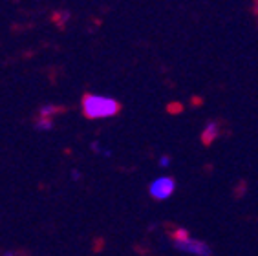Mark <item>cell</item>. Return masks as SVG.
<instances>
[{"label":"cell","instance_id":"obj_9","mask_svg":"<svg viewBox=\"0 0 258 256\" xmlns=\"http://www.w3.org/2000/svg\"><path fill=\"white\" fill-rule=\"evenodd\" d=\"M6 256H15L13 252H6Z\"/></svg>","mask_w":258,"mask_h":256},{"label":"cell","instance_id":"obj_5","mask_svg":"<svg viewBox=\"0 0 258 256\" xmlns=\"http://www.w3.org/2000/svg\"><path fill=\"white\" fill-rule=\"evenodd\" d=\"M57 106H51V104H46V106H42V108H40V117L42 119H50L51 115H55V113H57Z\"/></svg>","mask_w":258,"mask_h":256},{"label":"cell","instance_id":"obj_8","mask_svg":"<svg viewBox=\"0 0 258 256\" xmlns=\"http://www.w3.org/2000/svg\"><path fill=\"white\" fill-rule=\"evenodd\" d=\"M169 165H170L169 156H161V158H159V167H169Z\"/></svg>","mask_w":258,"mask_h":256},{"label":"cell","instance_id":"obj_4","mask_svg":"<svg viewBox=\"0 0 258 256\" xmlns=\"http://www.w3.org/2000/svg\"><path fill=\"white\" fill-rule=\"evenodd\" d=\"M218 136H220V128H218V124H216V123H207V126H205L204 132H202V139H204L205 145L213 143Z\"/></svg>","mask_w":258,"mask_h":256},{"label":"cell","instance_id":"obj_1","mask_svg":"<svg viewBox=\"0 0 258 256\" xmlns=\"http://www.w3.org/2000/svg\"><path fill=\"white\" fill-rule=\"evenodd\" d=\"M83 112L88 119H106L119 112V103L106 95L88 94L83 97Z\"/></svg>","mask_w":258,"mask_h":256},{"label":"cell","instance_id":"obj_2","mask_svg":"<svg viewBox=\"0 0 258 256\" xmlns=\"http://www.w3.org/2000/svg\"><path fill=\"white\" fill-rule=\"evenodd\" d=\"M176 190V183H174L172 177L169 176H161V177H156L154 181L150 183V196L154 198V200H167L170 198Z\"/></svg>","mask_w":258,"mask_h":256},{"label":"cell","instance_id":"obj_6","mask_svg":"<svg viewBox=\"0 0 258 256\" xmlns=\"http://www.w3.org/2000/svg\"><path fill=\"white\" fill-rule=\"evenodd\" d=\"M190 234L189 231H185V229H178V231L174 232V241H183V240H189Z\"/></svg>","mask_w":258,"mask_h":256},{"label":"cell","instance_id":"obj_7","mask_svg":"<svg viewBox=\"0 0 258 256\" xmlns=\"http://www.w3.org/2000/svg\"><path fill=\"white\" fill-rule=\"evenodd\" d=\"M51 126H53V124H51V119H42L40 117L39 121H37V128H39V130H51Z\"/></svg>","mask_w":258,"mask_h":256},{"label":"cell","instance_id":"obj_3","mask_svg":"<svg viewBox=\"0 0 258 256\" xmlns=\"http://www.w3.org/2000/svg\"><path fill=\"white\" fill-rule=\"evenodd\" d=\"M176 243V249L179 251L187 252V254H192V256H211L213 251H211V247L202 240H196V238H189V240H183V241H174Z\"/></svg>","mask_w":258,"mask_h":256}]
</instances>
